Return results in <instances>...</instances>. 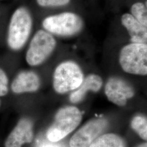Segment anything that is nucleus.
<instances>
[{"instance_id":"ddd939ff","label":"nucleus","mask_w":147,"mask_h":147,"mask_svg":"<svg viewBox=\"0 0 147 147\" xmlns=\"http://www.w3.org/2000/svg\"><path fill=\"white\" fill-rule=\"evenodd\" d=\"M89 147H126L121 136L115 134H106L97 137Z\"/></svg>"},{"instance_id":"f8f14e48","label":"nucleus","mask_w":147,"mask_h":147,"mask_svg":"<svg viewBox=\"0 0 147 147\" xmlns=\"http://www.w3.org/2000/svg\"><path fill=\"white\" fill-rule=\"evenodd\" d=\"M102 79L99 75L90 74L84 79L82 84L70 96V100L73 103H77L84 98L88 91L98 92L101 88Z\"/></svg>"},{"instance_id":"9b49d317","label":"nucleus","mask_w":147,"mask_h":147,"mask_svg":"<svg viewBox=\"0 0 147 147\" xmlns=\"http://www.w3.org/2000/svg\"><path fill=\"white\" fill-rule=\"evenodd\" d=\"M121 23L127 32L131 42L147 44V27L137 21L129 13L121 16Z\"/></svg>"},{"instance_id":"1a4fd4ad","label":"nucleus","mask_w":147,"mask_h":147,"mask_svg":"<svg viewBox=\"0 0 147 147\" xmlns=\"http://www.w3.org/2000/svg\"><path fill=\"white\" fill-rule=\"evenodd\" d=\"M34 137L33 124L30 119L22 118L5 139V147H22L26 143H31Z\"/></svg>"},{"instance_id":"aec40b11","label":"nucleus","mask_w":147,"mask_h":147,"mask_svg":"<svg viewBox=\"0 0 147 147\" xmlns=\"http://www.w3.org/2000/svg\"><path fill=\"white\" fill-rule=\"evenodd\" d=\"M1 105H2V102H1V100L0 99V108L1 107Z\"/></svg>"},{"instance_id":"6ab92c4d","label":"nucleus","mask_w":147,"mask_h":147,"mask_svg":"<svg viewBox=\"0 0 147 147\" xmlns=\"http://www.w3.org/2000/svg\"><path fill=\"white\" fill-rule=\"evenodd\" d=\"M138 147H147V143H143V144H142L141 145L139 146Z\"/></svg>"},{"instance_id":"2eb2a0df","label":"nucleus","mask_w":147,"mask_h":147,"mask_svg":"<svg viewBox=\"0 0 147 147\" xmlns=\"http://www.w3.org/2000/svg\"><path fill=\"white\" fill-rule=\"evenodd\" d=\"M132 128L144 140L147 139V118L143 116H136L131 121Z\"/></svg>"},{"instance_id":"20e7f679","label":"nucleus","mask_w":147,"mask_h":147,"mask_svg":"<svg viewBox=\"0 0 147 147\" xmlns=\"http://www.w3.org/2000/svg\"><path fill=\"white\" fill-rule=\"evenodd\" d=\"M82 113L79 109L68 106L58 111L53 125L47 132V139L58 142L68 135L78 126L82 120Z\"/></svg>"},{"instance_id":"0eeeda50","label":"nucleus","mask_w":147,"mask_h":147,"mask_svg":"<svg viewBox=\"0 0 147 147\" xmlns=\"http://www.w3.org/2000/svg\"><path fill=\"white\" fill-rule=\"evenodd\" d=\"M107 123V120L103 118L89 121L71 138L70 147H89L105 130Z\"/></svg>"},{"instance_id":"4468645a","label":"nucleus","mask_w":147,"mask_h":147,"mask_svg":"<svg viewBox=\"0 0 147 147\" xmlns=\"http://www.w3.org/2000/svg\"><path fill=\"white\" fill-rule=\"evenodd\" d=\"M137 21L147 27V0L145 2L137 1L130 7V13Z\"/></svg>"},{"instance_id":"f03ea898","label":"nucleus","mask_w":147,"mask_h":147,"mask_svg":"<svg viewBox=\"0 0 147 147\" xmlns=\"http://www.w3.org/2000/svg\"><path fill=\"white\" fill-rule=\"evenodd\" d=\"M33 20L30 11L24 7L17 8L9 22L7 44L13 51H19L25 46L31 33Z\"/></svg>"},{"instance_id":"9d476101","label":"nucleus","mask_w":147,"mask_h":147,"mask_svg":"<svg viewBox=\"0 0 147 147\" xmlns=\"http://www.w3.org/2000/svg\"><path fill=\"white\" fill-rule=\"evenodd\" d=\"M41 84L38 75L32 71H22L13 80L10 89L15 94H22L37 92Z\"/></svg>"},{"instance_id":"423d86ee","label":"nucleus","mask_w":147,"mask_h":147,"mask_svg":"<svg viewBox=\"0 0 147 147\" xmlns=\"http://www.w3.org/2000/svg\"><path fill=\"white\" fill-rule=\"evenodd\" d=\"M56 45L55 36L44 29L38 30L32 38L27 50V63L31 67L41 65L53 53Z\"/></svg>"},{"instance_id":"6e6552de","label":"nucleus","mask_w":147,"mask_h":147,"mask_svg":"<svg viewBox=\"0 0 147 147\" xmlns=\"http://www.w3.org/2000/svg\"><path fill=\"white\" fill-rule=\"evenodd\" d=\"M105 91L109 100L119 106L126 105L127 100L135 94L134 89L131 85L117 78H111L108 80Z\"/></svg>"},{"instance_id":"a211bd4d","label":"nucleus","mask_w":147,"mask_h":147,"mask_svg":"<svg viewBox=\"0 0 147 147\" xmlns=\"http://www.w3.org/2000/svg\"><path fill=\"white\" fill-rule=\"evenodd\" d=\"M42 147H60L58 146H55V145H45V146H44Z\"/></svg>"},{"instance_id":"dca6fc26","label":"nucleus","mask_w":147,"mask_h":147,"mask_svg":"<svg viewBox=\"0 0 147 147\" xmlns=\"http://www.w3.org/2000/svg\"><path fill=\"white\" fill-rule=\"evenodd\" d=\"M72 0H36L38 5L44 8H62L71 2Z\"/></svg>"},{"instance_id":"39448f33","label":"nucleus","mask_w":147,"mask_h":147,"mask_svg":"<svg viewBox=\"0 0 147 147\" xmlns=\"http://www.w3.org/2000/svg\"><path fill=\"white\" fill-rule=\"evenodd\" d=\"M84 80V74L79 65L72 61L60 63L53 75V87L59 94L78 89Z\"/></svg>"},{"instance_id":"7ed1b4c3","label":"nucleus","mask_w":147,"mask_h":147,"mask_svg":"<svg viewBox=\"0 0 147 147\" xmlns=\"http://www.w3.org/2000/svg\"><path fill=\"white\" fill-rule=\"evenodd\" d=\"M119 63L127 73L146 75L147 44L130 42L121 49Z\"/></svg>"},{"instance_id":"f257e3e1","label":"nucleus","mask_w":147,"mask_h":147,"mask_svg":"<svg viewBox=\"0 0 147 147\" xmlns=\"http://www.w3.org/2000/svg\"><path fill=\"white\" fill-rule=\"evenodd\" d=\"M84 22L79 14L65 11L47 16L42 21L43 29L53 36L71 37L84 30Z\"/></svg>"},{"instance_id":"f3484780","label":"nucleus","mask_w":147,"mask_h":147,"mask_svg":"<svg viewBox=\"0 0 147 147\" xmlns=\"http://www.w3.org/2000/svg\"><path fill=\"white\" fill-rule=\"evenodd\" d=\"M9 78L5 71L0 67V98L7 96L9 91Z\"/></svg>"}]
</instances>
